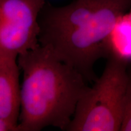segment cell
I'll list each match as a JSON object with an SVG mask.
<instances>
[{"label":"cell","mask_w":131,"mask_h":131,"mask_svg":"<svg viewBox=\"0 0 131 131\" xmlns=\"http://www.w3.org/2000/svg\"><path fill=\"white\" fill-rule=\"evenodd\" d=\"M131 0H74L64 6L44 5L39 16V42L60 60L95 81L97 61L110 56L107 41Z\"/></svg>","instance_id":"obj_1"},{"label":"cell","mask_w":131,"mask_h":131,"mask_svg":"<svg viewBox=\"0 0 131 131\" xmlns=\"http://www.w3.org/2000/svg\"><path fill=\"white\" fill-rule=\"evenodd\" d=\"M23 72L19 131L53 126L67 130L89 87L76 69L40 45L18 57Z\"/></svg>","instance_id":"obj_2"},{"label":"cell","mask_w":131,"mask_h":131,"mask_svg":"<svg viewBox=\"0 0 131 131\" xmlns=\"http://www.w3.org/2000/svg\"><path fill=\"white\" fill-rule=\"evenodd\" d=\"M100 78L78 101L67 131L120 130L130 74L128 61L109 57Z\"/></svg>","instance_id":"obj_3"},{"label":"cell","mask_w":131,"mask_h":131,"mask_svg":"<svg viewBox=\"0 0 131 131\" xmlns=\"http://www.w3.org/2000/svg\"><path fill=\"white\" fill-rule=\"evenodd\" d=\"M46 0H0V54L18 57L40 46L39 16Z\"/></svg>","instance_id":"obj_4"},{"label":"cell","mask_w":131,"mask_h":131,"mask_svg":"<svg viewBox=\"0 0 131 131\" xmlns=\"http://www.w3.org/2000/svg\"><path fill=\"white\" fill-rule=\"evenodd\" d=\"M18 57L0 54V118L19 124L21 86Z\"/></svg>","instance_id":"obj_5"},{"label":"cell","mask_w":131,"mask_h":131,"mask_svg":"<svg viewBox=\"0 0 131 131\" xmlns=\"http://www.w3.org/2000/svg\"><path fill=\"white\" fill-rule=\"evenodd\" d=\"M107 45L110 56L128 62L131 60V9L117 20L108 38Z\"/></svg>","instance_id":"obj_6"},{"label":"cell","mask_w":131,"mask_h":131,"mask_svg":"<svg viewBox=\"0 0 131 131\" xmlns=\"http://www.w3.org/2000/svg\"><path fill=\"white\" fill-rule=\"evenodd\" d=\"M131 131V75L130 74L128 88H127L125 103H124L123 117L121 130Z\"/></svg>","instance_id":"obj_7"},{"label":"cell","mask_w":131,"mask_h":131,"mask_svg":"<svg viewBox=\"0 0 131 131\" xmlns=\"http://www.w3.org/2000/svg\"><path fill=\"white\" fill-rule=\"evenodd\" d=\"M0 131H19V124L0 118Z\"/></svg>","instance_id":"obj_8"}]
</instances>
